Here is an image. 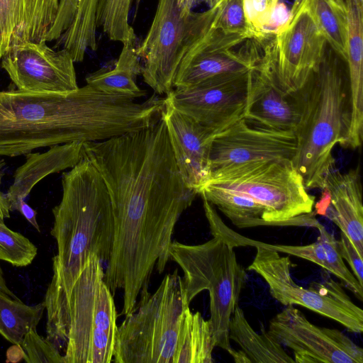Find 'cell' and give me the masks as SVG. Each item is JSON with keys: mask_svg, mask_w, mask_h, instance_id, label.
<instances>
[{"mask_svg": "<svg viewBox=\"0 0 363 363\" xmlns=\"http://www.w3.org/2000/svg\"><path fill=\"white\" fill-rule=\"evenodd\" d=\"M248 74L249 71L223 74L174 88L166 95L165 103L216 135L243 117Z\"/></svg>", "mask_w": 363, "mask_h": 363, "instance_id": "13", "label": "cell"}, {"mask_svg": "<svg viewBox=\"0 0 363 363\" xmlns=\"http://www.w3.org/2000/svg\"><path fill=\"white\" fill-rule=\"evenodd\" d=\"M257 333L248 323L245 313L236 306L229 323V338L240 345L250 363H295L282 345L266 331Z\"/></svg>", "mask_w": 363, "mask_h": 363, "instance_id": "25", "label": "cell"}, {"mask_svg": "<svg viewBox=\"0 0 363 363\" xmlns=\"http://www.w3.org/2000/svg\"><path fill=\"white\" fill-rule=\"evenodd\" d=\"M19 347L23 357L28 363H64L62 354L48 338L30 330L24 337Z\"/></svg>", "mask_w": 363, "mask_h": 363, "instance_id": "34", "label": "cell"}, {"mask_svg": "<svg viewBox=\"0 0 363 363\" xmlns=\"http://www.w3.org/2000/svg\"><path fill=\"white\" fill-rule=\"evenodd\" d=\"M198 194L216 206L239 228L270 225L264 220V207L250 197L211 182L206 183Z\"/></svg>", "mask_w": 363, "mask_h": 363, "instance_id": "26", "label": "cell"}, {"mask_svg": "<svg viewBox=\"0 0 363 363\" xmlns=\"http://www.w3.org/2000/svg\"><path fill=\"white\" fill-rule=\"evenodd\" d=\"M62 196L52 208L57 242L53 274L43 301L52 308L70 291L91 255L108 262L113 242L111 199L101 175L84 155L62 176Z\"/></svg>", "mask_w": 363, "mask_h": 363, "instance_id": "3", "label": "cell"}, {"mask_svg": "<svg viewBox=\"0 0 363 363\" xmlns=\"http://www.w3.org/2000/svg\"><path fill=\"white\" fill-rule=\"evenodd\" d=\"M328 43L297 0L285 25L265 44L271 69L286 95L300 89L320 65Z\"/></svg>", "mask_w": 363, "mask_h": 363, "instance_id": "11", "label": "cell"}, {"mask_svg": "<svg viewBox=\"0 0 363 363\" xmlns=\"http://www.w3.org/2000/svg\"><path fill=\"white\" fill-rule=\"evenodd\" d=\"M206 4L208 6L209 8L214 6L220 0H201Z\"/></svg>", "mask_w": 363, "mask_h": 363, "instance_id": "40", "label": "cell"}, {"mask_svg": "<svg viewBox=\"0 0 363 363\" xmlns=\"http://www.w3.org/2000/svg\"><path fill=\"white\" fill-rule=\"evenodd\" d=\"M269 1L273 7H275L277 5V4L279 3V0H269Z\"/></svg>", "mask_w": 363, "mask_h": 363, "instance_id": "41", "label": "cell"}, {"mask_svg": "<svg viewBox=\"0 0 363 363\" xmlns=\"http://www.w3.org/2000/svg\"><path fill=\"white\" fill-rule=\"evenodd\" d=\"M162 118L183 180L198 194L210 179L209 155L214 135L166 103Z\"/></svg>", "mask_w": 363, "mask_h": 363, "instance_id": "18", "label": "cell"}, {"mask_svg": "<svg viewBox=\"0 0 363 363\" xmlns=\"http://www.w3.org/2000/svg\"><path fill=\"white\" fill-rule=\"evenodd\" d=\"M262 55L259 41L226 34L216 28L215 21L187 48L176 74L174 88L188 87L219 75L247 72Z\"/></svg>", "mask_w": 363, "mask_h": 363, "instance_id": "12", "label": "cell"}, {"mask_svg": "<svg viewBox=\"0 0 363 363\" xmlns=\"http://www.w3.org/2000/svg\"><path fill=\"white\" fill-rule=\"evenodd\" d=\"M220 0L202 12H194L177 0H159L150 29L138 45L143 81L155 94H167L190 44L216 21Z\"/></svg>", "mask_w": 363, "mask_h": 363, "instance_id": "9", "label": "cell"}, {"mask_svg": "<svg viewBox=\"0 0 363 363\" xmlns=\"http://www.w3.org/2000/svg\"><path fill=\"white\" fill-rule=\"evenodd\" d=\"M38 253L35 245L20 233L0 223V259L15 267H26Z\"/></svg>", "mask_w": 363, "mask_h": 363, "instance_id": "32", "label": "cell"}, {"mask_svg": "<svg viewBox=\"0 0 363 363\" xmlns=\"http://www.w3.org/2000/svg\"><path fill=\"white\" fill-rule=\"evenodd\" d=\"M308 10L328 45L345 62L347 39L346 0H299Z\"/></svg>", "mask_w": 363, "mask_h": 363, "instance_id": "29", "label": "cell"}, {"mask_svg": "<svg viewBox=\"0 0 363 363\" xmlns=\"http://www.w3.org/2000/svg\"><path fill=\"white\" fill-rule=\"evenodd\" d=\"M5 165L4 160L0 156V183H1V170ZM10 218L9 203L6 194L0 190V223L4 222L5 218Z\"/></svg>", "mask_w": 363, "mask_h": 363, "instance_id": "37", "label": "cell"}, {"mask_svg": "<svg viewBox=\"0 0 363 363\" xmlns=\"http://www.w3.org/2000/svg\"><path fill=\"white\" fill-rule=\"evenodd\" d=\"M315 228L319 232L317 239L321 242L326 252L328 264L326 271L340 279L342 285L362 301L363 300V286L359 284L352 272L346 267L340 252L338 240L319 221Z\"/></svg>", "mask_w": 363, "mask_h": 363, "instance_id": "31", "label": "cell"}, {"mask_svg": "<svg viewBox=\"0 0 363 363\" xmlns=\"http://www.w3.org/2000/svg\"><path fill=\"white\" fill-rule=\"evenodd\" d=\"M242 118L251 126L275 130L294 131L298 123L295 101L278 85L264 50L259 62L249 71Z\"/></svg>", "mask_w": 363, "mask_h": 363, "instance_id": "17", "label": "cell"}, {"mask_svg": "<svg viewBox=\"0 0 363 363\" xmlns=\"http://www.w3.org/2000/svg\"><path fill=\"white\" fill-rule=\"evenodd\" d=\"M82 155L99 172L111 199L113 242L104 280L113 296L122 289L121 314L127 316L147 291L154 268L164 270L175 225L198 194L179 171L162 116L141 130L85 142Z\"/></svg>", "mask_w": 363, "mask_h": 363, "instance_id": "1", "label": "cell"}, {"mask_svg": "<svg viewBox=\"0 0 363 363\" xmlns=\"http://www.w3.org/2000/svg\"><path fill=\"white\" fill-rule=\"evenodd\" d=\"M216 26L226 34H235L255 39L247 19L244 0H220Z\"/></svg>", "mask_w": 363, "mask_h": 363, "instance_id": "33", "label": "cell"}, {"mask_svg": "<svg viewBox=\"0 0 363 363\" xmlns=\"http://www.w3.org/2000/svg\"><path fill=\"white\" fill-rule=\"evenodd\" d=\"M216 347L210 320L187 308L184 313L174 363H212Z\"/></svg>", "mask_w": 363, "mask_h": 363, "instance_id": "27", "label": "cell"}, {"mask_svg": "<svg viewBox=\"0 0 363 363\" xmlns=\"http://www.w3.org/2000/svg\"><path fill=\"white\" fill-rule=\"evenodd\" d=\"M150 103L86 84L66 93L0 91V156L67 143L97 142L148 127Z\"/></svg>", "mask_w": 363, "mask_h": 363, "instance_id": "2", "label": "cell"}, {"mask_svg": "<svg viewBox=\"0 0 363 363\" xmlns=\"http://www.w3.org/2000/svg\"><path fill=\"white\" fill-rule=\"evenodd\" d=\"M99 0H60L55 21L46 42L60 40L74 62L84 60L88 49H98L96 13Z\"/></svg>", "mask_w": 363, "mask_h": 363, "instance_id": "21", "label": "cell"}, {"mask_svg": "<svg viewBox=\"0 0 363 363\" xmlns=\"http://www.w3.org/2000/svg\"><path fill=\"white\" fill-rule=\"evenodd\" d=\"M0 291H2L11 297L18 299V298L14 295V294L8 288L4 277L3 276V271L0 267Z\"/></svg>", "mask_w": 363, "mask_h": 363, "instance_id": "39", "label": "cell"}, {"mask_svg": "<svg viewBox=\"0 0 363 363\" xmlns=\"http://www.w3.org/2000/svg\"><path fill=\"white\" fill-rule=\"evenodd\" d=\"M346 65L350 89V123L345 147L355 150L363 139V0H346Z\"/></svg>", "mask_w": 363, "mask_h": 363, "instance_id": "22", "label": "cell"}, {"mask_svg": "<svg viewBox=\"0 0 363 363\" xmlns=\"http://www.w3.org/2000/svg\"><path fill=\"white\" fill-rule=\"evenodd\" d=\"M123 43L120 55L113 66H104L86 75L85 80L97 89L109 94L138 99L146 96L136 83L141 74L142 64L137 52V36L134 34Z\"/></svg>", "mask_w": 363, "mask_h": 363, "instance_id": "24", "label": "cell"}, {"mask_svg": "<svg viewBox=\"0 0 363 363\" xmlns=\"http://www.w3.org/2000/svg\"><path fill=\"white\" fill-rule=\"evenodd\" d=\"M230 355L236 363H250L246 354L241 350H235L234 349Z\"/></svg>", "mask_w": 363, "mask_h": 363, "instance_id": "38", "label": "cell"}, {"mask_svg": "<svg viewBox=\"0 0 363 363\" xmlns=\"http://www.w3.org/2000/svg\"><path fill=\"white\" fill-rule=\"evenodd\" d=\"M199 245L172 242L169 259L181 267L185 294L190 304L200 292L210 297V321L216 347L233 351L229 323L247 281V273L238 262L234 247L218 236Z\"/></svg>", "mask_w": 363, "mask_h": 363, "instance_id": "7", "label": "cell"}, {"mask_svg": "<svg viewBox=\"0 0 363 363\" xmlns=\"http://www.w3.org/2000/svg\"><path fill=\"white\" fill-rule=\"evenodd\" d=\"M60 0H0V60L24 42L45 41Z\"/></svg>", "mask_w": 363, "mask_h": 363, "instance_id": "19", "label": "cell"}, {"mask_svg": "<svg viewBox=\"0 0 363 363\" xmlns=\"http://www.w3.org/2000/svg\"><path fill=\"white\" fill-rule=\"evenodd\" d=\"M99 258L91 255L69 293L46 311L47 338L64 363H109L114 356L117 311Z\"/></svg>", "mask_w": 363, "mask_h": 363, "instance_id": "5", "label": "cell"}, {"mask_svg": "<svg viewBox=\"0 0 363 363\" xmlns=\"http://www.w3.org/2000/svg\"><path fill=\"white\" fill-rule=\"evenodd\" d=\"M1 60V67L18 90L66 94L79 88L70 53L65 48L55 50L46 41L18 44Z\"/></svg>", "mask_w": 363, "mask_h": 363, "instance_id": "16", "label": "cell"}, {"mask_svg": "<svg viewBox=\"0 0 363 363\" xmlns=\"http://www.w3.org/2000/svg\"><path fill=\"white\" fill-rule=\"evenodd\" d=\"M45 309V303L29 306L0 291V335L20 346L25 335L35 329Z\"/></svg>", "mask_w": 363, "mask_h": 363, "instance_id": "30", "label": "cell"}, {"mask_svg": "<svg viewBox=\"0 0 363 363\" xmlns=\"http://www.w3.org/2000/svg\"><path fill=\"white\" fill-rule=\"evenodd\" d=\"M257 251L247 269L259 274L267 284L271 296L286 306L298 305L333 319L347 331L363 332V311L348 296L342 284L333 280L328 271L308 288L297 284L291 274L289 256L267 247L255 246Z\"/></svg>", "mask_w": 363, "mask_h": 363, "instance_id": "10", "label": "cell"}, {"mask_svg": "<svg viewBox=\"0 0 363 363\" xmlns=\"http://www.w3.org/2000/svg\"><path fill=\"white\" fill-rule=\"evenodd\" d=\"M138 306L118 326L116 363H174L184 313L189 308L176 269L157 290L140 294Z\"/></svg>", "mask_w": 363, "mask_h": 363, "instance_id": "6", "label": "cell"}, {"mask_svg": "<svg viewBox=\"0 0 363 363\" xmlns=\"http://www.w3.org/2000/svg\"><path fill=\"white\" fill-rule=\"evenodd\" d=\"M19 211L25 218L40 233V226L36 220V211L32 208L24 200L19 201L13 208V211Z\"/></svg>", "mask_w": 363, "mask_h": 363, "instance_id": "36", "label": "cell"}, {"mask_svg": "<svg viewBox=\"0 0 363 363\" xmlns=\"http://www.w3.org/2000/svg\"><path fill=\"white\" fill-rule=\"evenodd\" d=\"M330 193L323 216L334 223L363 257V203L358 169L347 172L332 171L325 186Z\"/></svg>", "mask_w": 363, "mask_h": 363, "instance_id": "20", "label": "cell"}, {"mask_svg": "<svg viewBox=\"0 0 363 363\" xmlns=\"http://www.w3.org/2000/svg\"><path fill=\"white\" fill-rule=\"evenodd\" d=\"M267 332L294 352L295 363H363V350L342 331L310 322L293 305L269 321Z\"/></svg>", "mask_w": 363, "mask_h": 363, "instance_id": "14", "label": "cell"}, {"mask_svg": "<svg viewBox=\"0 0 363 363\" xmlns=\"http://www.w3.org/2000/svg\"><path fill=\"white\" fill-rule=\"evenodd\" d=\"M203 210L212 235L221 238L233 247L240 246H261L274 250L279 253H284L306 259L327 270L326 252L323 244L318 239L316 242L306 245L264 243L244 237L228 227L211 204H205Z\"/></svg>", "mask_w": 363, "mask_h": 363, "instance_id": "28", "label": "cell"}, {"mask_svg": "<svg viewBox=\"0 0 363 363\" xmlns=\"http://www.w3.org/2000/svg\"><path fill=\"white\" fill-rule=\"evenodd\" d=\"M296 151L294 131L253 127L242 118L214 135L209 155V180L246 164L293 160Z\"/></svg>", "mask_w": 363, "mask_h": 363, "instance_id": "15", "label": "cell"}, {"mask_svg": "<svg viewBox=\"0 0 363 363\" xmlns=\"http://www.w3.org/2000/svg\"><path fill=\"white\" fill-rule=\"evenodd\" d=\"M83 143L74 141L55 145L43 153L26 155V162L16 170L13 182L6 194L10 211H13L16 204L24 200L44 177L77 164L82 157Z\"/></svg>", "mask_w": 363, "mask_h": 363, "instance_id": "23", "label": "cell"}, {"mask_svg": "<svg viewBox=\"0 0 363 363\" xmlns=\"http://www.w3.org/2000/svg\"><path fill=\"white\" fill-rule=\"evenodd\" d=\"M219 187L252 198L265 208L264 220L272 226L315 228V196L306 188L291 160L246 164L210 179ZM207 183V182H206Z\"/></svg>", "mask_w": 363, "mask_h": 363, "instance_id": "8", "label": "cell"}, {"mask_svg": "<svg viewBox=\"0 0 363 363\" xmlns=\"http://www.w3.org/2000/svg\"><path fill=\"white\" fill-rule=\"evenodd\" d=\"M136 1V3H135V6H136V11L138 8V5H139V3L141 0H135Z\"/></svg>", "mask_w": 363, "mask_h": 363, "instance_id": "42", "label": "cell"}, {"mask_svg": "<svg viewBox=\"0 0 363 363\" xmlns=\"http://www.w3.org/2000/svg\"><path fill=\"white\" fill-rule=\"evenodd\" d=\"M338 242L342 258L346 260L352 269V273L359 284L363 286V257L359 255L350 240L342 232H340V240Z\"/></svg>", "mask_w": 363, "mask_h": 363, "instance_id": "35", "label": "cell"}, {"mask_svg": "<svg viewBox=\"0 0 363 363\" xmlns=\"http://www.w3.org/2000/svg\"><path fill=\"white\" fill-rule=\"evenodd\" d=\"M291 94L298 114L293 162L307 189H322L334 170L333 148L337 144L345 147L350 123L346 62L327 45L318 67Z\"/></svg>", "mask_w": 363, "mask_h": 363, "instance_id": "4", "label": "cell"}]
</instances>
